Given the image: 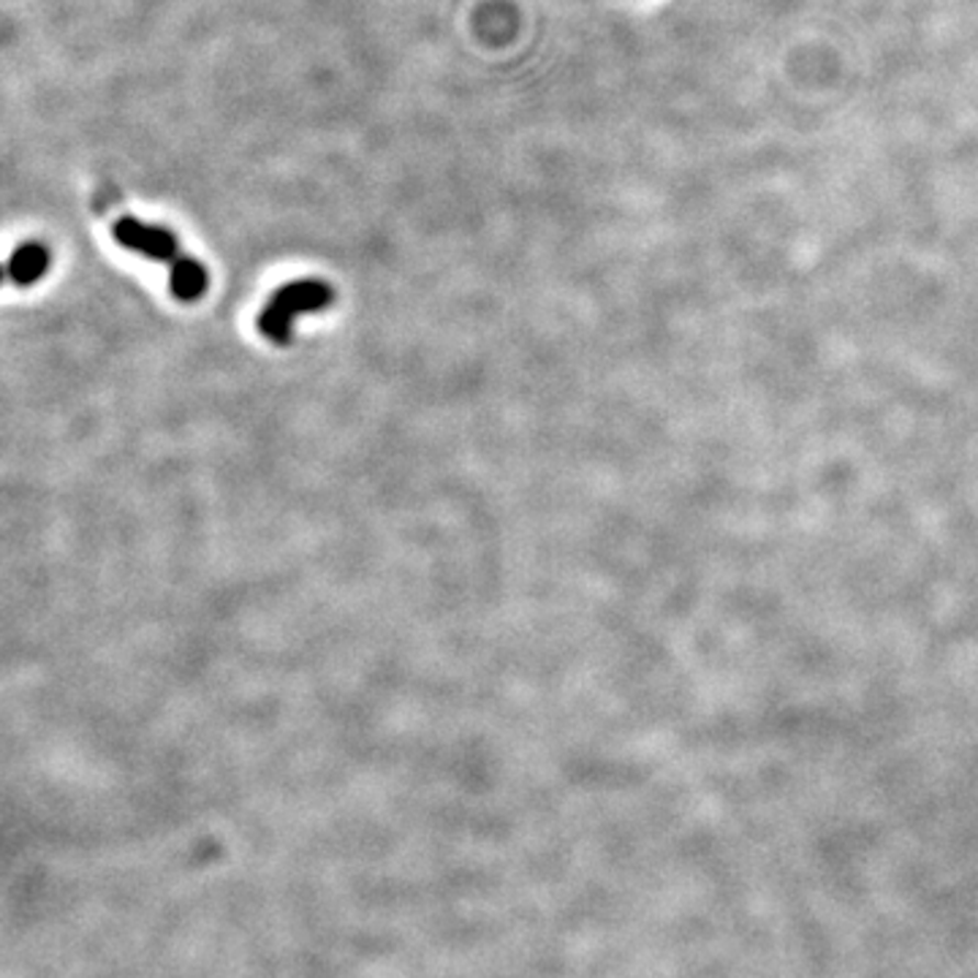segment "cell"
<instances>
[{
  "label": "cell",
  "mask_w": 978,
  "mask_h": 978,
  "mask_svg": "<svg viewBox=\"0 0 978 978\" xmlns=\"http://www.w3.org/2000/svg\"><path fill=\"white\" fill-rule=\"evenodd\" d=\"M331 296L335 291L324 280H294L272 296L267 311L259 316V331L272 342H289L294 316L322 311L329 305Z\"/></svg>",
  "instance_id": "obj_1"
},
{
  "label": "cell",
  "mask_w": 978,
  "mask_h": 978,
  "mask_svg": "<svg viewBox=\"0 0 978 978\" xmlns=\"http://www.w3.org/2000/svg\"><path fill=\"white\" fill-rule=\"evenodd\" d=\"M112 232L114 239L123 248L150 256V259L161 261V265H169V270H175V267H180L188 259L180 250V245H177L175 234L166 232L161 226H147V223L136 221V217L125 215L114 223Z\"/></svg>",
  "instance_id": "obj_2"
},
{
  "label": "cell",
  "mask_w": 978,
  "mask_h": 978,
  "mask_svg": "<svg viewBox=\"0 0 978 978\" xmlns=\"http://www.w3.org/2000/svg\"><path fill=\"white\" fill-rule=\"evenodd\" d=\"M49 270V250L38 243H27L9 259V278L16 285H31Z\"/></svg>",
  "instance_id": "obj_3"
}]
</instances>
